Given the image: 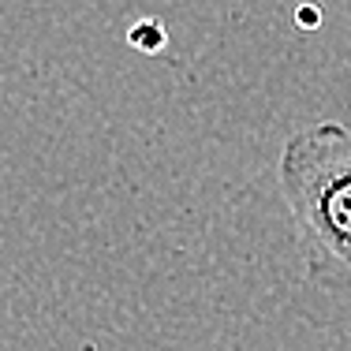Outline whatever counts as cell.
<instances>
[{"instance_id": "6da1fadb", "label": "cell", "mask_w": 351, "mask_h": 351, "mask_svg": "<svg viewBox=\"0 0 351 351\" xmlns=\"http://www.w3.org/2000/svg\"><path fill=\"white\" fill-rule=\"evenodd\" d=\"M277 183L311 277H351V128L337 120L295 131L280 149Z\"/></svg>"}, {"instance_id": "7a4b0ae2", "label": "cell", "mask_w": 351, "mask_h": 351, "mask_svg": "<svg viewBox=\"0 0 351 351\" xmlns=\"http://www.w3.org/2000/svg\"><path fill=\"white\" fill-rule=\"evenodd\" d=\"M131 45L138 49V53H161L165 49V27L157 19H142L138 27H131Z\"/></svg>"}]
</instances>
